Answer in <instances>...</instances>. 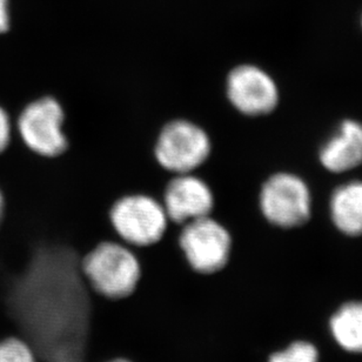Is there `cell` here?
<instances>
[{
	"label": "cell",
	"instance_id": "5bb4252c",
	"mask_svg": "<svg viewBox=\"0 0 362 362\" xmlns=\"http://www.w3.org/2000/svg\"><path fill=\"white\" fill-rule=\"evenodd\" d=\"M10 118L7 112L0 106V153H3L10 145L12 136Z\"/></svg>",
	"mask_w": 362,
	"mask_h": 362
},
{
	"label": "cell",
	"instance_id": "8992f818",
	"mask_svg": "<svg viewBox=\"0 0 362 362\" xmlns=\"http://www.w3.org/2000/svg\"><path fill=\"white\" fill-rule=\"evenodd\" d=\"M259 206L272 225L282 228L301 226L310 216V189L296 175L278 173L262 185Z\"/></svg>",
	"mask_w": 362,
	"mask_h": 362
},
{
	"label": "cell",
	"instance_id": "ba28073f",
	"mask_svg": "<svg viewBox=\"0 0 362 362\" xmlns=\"http://www.w3.org/2000/svg\"><path fill=\"white\" fill-rule=\"evenodd\" d=\"M225 94L230 106L247 117L269 115L279 100L278 88L271 76L252 64H241L227 74Z\"/></svg>",
	"mask_w": 362,
	"mask_h": 362
},
{
	"label": "cell",
	"instance_id": "30bf717a",
	"mask_svg": "<svg viewBox=\"0 0 362 362\" xmlns=\"http://www.w3.org/2000/svg\"><path fill=\"white\" fill-rule=\"evenodd\" d=\"M332 219L338 230L352 237L362 234V182L344 185L334 192L331 202Z\"/></svg>",
	"mask_w": 362,
	"mask_h": 362
},
{
	"label": "cell",
	"instance_id": "277c9868",
	"mask_svg": "<svg viewBox=\"0 0 362 362\" xmlns=\"http://www.w3.org/2000/svg\"><path fill=\"white\" fill-rule=\"evenodd\" d=\"M66 122L63 103L46 94L23 108L18 117V132L32 153L46 160H56L70 150Z\"/></svg>",
	"mask_w": 362,
	"mask_h": 362
},
{
	"label": "cell",
	"instance_id": "8fae6325",
	"mask_svg": "<svg viewBox=\"0 0 362 362\" xmlns=\"http://www.w3.org/2000/svg\"><path fill=\"white\" fill-rule=\"evenodd\" d=\"M335 341L349 352H362V303H346L331 320Z\"/></svg>",
	"mask_w": 362,
	"mask_h": 362
},
{
	"label": "cell",
	"instance_id": "6da1fadb",
	"mask_svg": "<svg viewBox=\"0 0 362 362\" xmlns=\"http://www.w3.org/2000/svg\"><path fill=\"white\" fill-rule=\"evenodd\" d=\"M81 273L97 296L125 299L141 278V264L134 248L118 239H105L90 247L81 258Z\"/></svg>",
	"mask_w": 362,
	"mask_h": 362
},
{
	"label": "cell",
	"instance_id": "4fadbf2b",
	"mask_svg": "<svg viewBox=\"0 0 362 362\" xmlns=\"http://www.w3.org/2000/svg\"><path fill=\"white\" fill-rule=\"evenodd\" d=\"M319 354L312 344L306 341H296L280 352L269 356L267 362H317Z\"/></svg>",
	"mask_w": 362,
	"mask_h": 362
},
{
	"label": "cell",
	"instance_id": "2e32d148",
	"mask_svg": "<svg viewBox=\"0 0 362 362\" xmlns=\"http://www.w3.org/2000/svg\"><path fill=\"white\" fill-rule=\"evenodd\" d=\"M105 362H133L131 360L127 359V358H122V356H117V358H113V359L107 360V361Z\"/></svg>",
	"mask_w": 362,
	"mask_h": 362
},
{
	"label": "cell",
	"instance_id": "52a82bcc",
	"mask_svg": "<svg viewBox=\"0 0 362 362\" xmlns=\"http://www.w3.org/2000/svg\"><path fill=\"white\" fill-rule=\"evenodd\" d=\"M160 202L171 225L212 216L216 197L212 185L197 173L170 175L161 189Z\"/></svg>",
	"mask_w": 362,
	"mask_h": 362
},
{
	"label": "cell",
	"instance_id": "7c38bea8",
	"mask_svg": "<svg viewBox=\"0 0 362 362\" xmlns=\"http://www.w3.org/2000/svg\"><path fill=\"white\" fill-rule=\"evenodd\" d=\"M0 362H38V358L26 340L12 335L0 341Z\"/></svg>",
	"mask_w": 362,
	"mask_h": 362
},
{
	"label": "cell",
	"instance_id": "5b68a950",
	"mask_svg": "<svg viewBox=\"0 0 362 362\" xmlns=\"http://www.w3.org/2000/svg\"><path fill=\"white\" fill-rule=\"evenodd\" d=\"M178 245L192 271L202 275L214 274L230 262L233 235L230 228L212 214L179 226Z\"/></svg>",
	"mask_w": 362,
	"mask_h": 362
},
{
	"label": "cell",
	"instance_id": "e0dca14e",
	"mask_svg": "<svg viewBox=\"0 0 362 362\" xmlns=\"http://www.w3.org/2000/svg\"><path fill=\"white\" fill-rule=\"evenodd\" d=\"M4 214V197L1 194V192H0V223H1V219H3Z\"/></svg>",
	"mask_w": 362,
	"mask_h": 362
},
{
	"label": "cell",
	"instance_id": "3957f363",
	"mask_svg": "<svg viewBox=\"0 0 362 362\" xmlns=\"http://www.w3.org/2000/svg\"><path fill=\"white\" fill-rule=\"evenodd\" d=\"M107 219L115 238L133 248L157 245L171 226L160 199L143 191L119 195L108 207Z\"/></svg>",
	"mask_w": 362,
	"mask_h": 362
},
{
	"label": "cell",
	"instance_id": "7a4b0ae2",
	"mask_svg": "<svg viewBox=\"0 0 362 362\" xmlns=\"http://www.w3.org/2000/svg\"><path fill=\"white\" fill-rule=\"evenodd\" d=\"M213 140L205 126L186 117L165 122L158 131L152 156L168 175L197 173L212 157Z\"/></svg>",
	"mask_w": 362,
	"mask_h": 362
},
{
	"label": "cell",
	"instance_id": "9c48e42d",
	"mask_svg": "<svg viewBox=\"0 0 362 362\" xmlns=\"http://www.w3.org/2000/svg\"><path fill=\"white\" fill-rule=\"evenodd\" d=\"M320 160L328 171H349L362 164V124L346 120L338 134L328 141L320 153Z\"/></svg>",
	"mask_w": 362,
	"mask_h": 362
},
{
	"label": "cell",
	"instance_id": "9a60e30c",
	"mask_svg": "<svg viewBox=\"0 0 362 362\" xmlns=\"http://www.w3.org/2000/svg\"><path fill=\"white\" fill-rule=\"evenodd\" d=\"M12 28L10 0H0V35H6Z\"/></svg>",
	"mask_w": 362,
	"mask_h": 362
}]
</instances>
